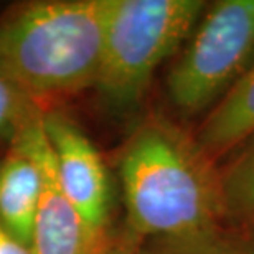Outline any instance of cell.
<instances>
[{"label": "cell", "mask_w": 254, "mask_h": 254, "mask_svg": "<svg viewBox=\"0 0 254 254\" xmlns=\"http://www.w3.org/2000/svg\"><path fill=\"white\" fill-rule=\"evenodd\" d=\"M127 231L135 240L221 230L226 221L221 170L195 135L165 116H150L121 150Z\"/></svg>", "instance_id": "cell-1"}, {"label": "cell", "mask_w": 254, "mask_h": 254, "mask_svg": "<svg viewBox=\"0 0 254 254\" xmlns=\"http://www.w3.org/2000/svg\"><path fill=\"white\" fill-rule=\"evenodd\" d=\"M111 0H48L0 23V73L32 101L96 84Z\"/></svg>", "instance_id": "cell-2"}, {"label": "cell", "mask_w": 254, "mask_h": 254, "mask_svg": "<svg viewBox=\"0 0 254 254\" xmlns=\"http://www.w3.org/2000/svg\"><path fill=\"white\" fill-rule=\"evenodd\" d=\"M203 0H111L94 88L127 111L145 94L159 66L184 48L205 12Z\"/></svg>", "instance_id": "cell-3"}, {"label": "cell", "mask_w": 254, "mask_h": 254, "mask_svg": "<svg viewBox=\"0 0 254 254\" xmlns=\"http://www.w3.org/2000/svg\"><path fill=\"white\" fill-rule=\"evenodd\" d=\"M254 63V0L206 5L167 74L170 103L185 118L208 114Z\"/></svg>", "instance_id": "cell-4"}, {"label": "cell", "mask_w": 254, "mask_h": 254, "mask_svg": "<svg viewBox=\"0 0 254 254\" xmlns=\"http://www.w3.org/2000/svg\"><path fill=\"white\" fill-rule=\"evenodd\" d=\"M43 127L63 193L86 221L109 231L113 189L98 149L63 113H43Z\"/></svg>", "instance_id": "cell-5"}, {"label": "cell", "mask_w": 254, "mask_h": 254, "mask_svg": "<svg viewBox=\"0 0 254 254\" xmlns=\"http://www.w3.org/2000/svg\"><path fill=\"white\" fill-rule=\"evenodd\" d=\"M38 159L43 175V189L30 243L32 254L113 253L118 238H113L109 231L94 228L86 221L63 193L43 121L38 135Z\"/></svg>", "instance_id": "cell-6"}, {"label": "cell", "mask_w": 254, "mask_h": 254, "mask_svg": "<svg viewBox=\"0 0 254 254\" xmlns=\"http://www.w3.org/2000/svg\"><path fill=\"white\" fill-rule=\"evenodd\" d=\"M43 111L37 108L10 140L0 160V223L30 248L35 216L43 189L38 159V135Z\"/></svg>", "instance_id": "cell-7"}, {"label": "cell", "mask_w": 254, "mask_h": 254, "mask_svg": "<svg viewBox=\"0 0 254 254\" xmlns=\"http://www.w3.org/2000/svg\"><path fill=\"white\" fill-rule=\"evenodd\" d=\"M254 134V63L201 121L196 139L213 159L231 154Z\"/></svg>", "instance_id": "cell-8"}, {"label": "cell", "mask_w": 254, "mask_h": 254, "mask_svg": "<svg viewBox=\"0 0 254 254\" xmlns=\"http://www.w3.org/2000/svg\"><path fill=\"white\" fill-rule=\"evenodd\" d=\"M220 170L226 220L246 226L254 218V134L231 152Z\"/></svg>", "instance_id": "cell-9"}, {"label": "cell", "mask_w": 254, "mask_h": 254, "mask_svg": "<svg viewBox=\"0 0 254 254\" xmlns=\"http://www.w3.org/2000/svg\"><path fill=\"white\" fill-rule=\"evenodd\" d=\"M130 254H230V241L221 230L191 236L137 240Z\"/></svg>", "instance_id": "cell-10"}, {"label": "cell", "mask_w": 254, "mask_h": 254, "mask_svg": "<svg viewBox=\"0 0 254 254\" xmlns=\"http://www.w3.org/2000/svg\"><path fill=\"white\" fill-rule=\"evenodd\" d=\"M38 104L0 73V139H13Z\"/></svg>", "instance_id": "cell-11"}, {"label": "cell", "mask_w": 254, "mask_h": 254, "mask_svg": "<svg viewBox=\"0 0 254 254\" xmlns=\"http://www.w3.org/2000/svg\"><path fill=\"white\" fill-rule=\"evenodd\" d=\"M0 254H32V251L0 223Z\"/></svg>", "instance_id": "cell-12"}, {"label": "cell", "mask_w": 254, "mask_h": 254, "mask_svg": "<svg viewBox=\"0 0 254 254\" xmlns=\"http://www.w3.org/2000/svg\"><path fill=\"white\" fill-rule=\"evenodd\" d=\"M230 241V254H254V240L248 235H231L228 236Z\"/></svg>", "instance_id": "cell-13"}, {"label": "cell", "mask_w": 254, "mask_h": 254, "mask_svg": "<svg viewBox=\"0 0 254 254\" xmlns=\"http://www.w3.org/2000/svg\"><path fill=\"white\" fill-rule=\"evenodd\" d=\"M135 241L137 240L134 236H130L129 233H124L123 236L116 240L114 250L111 254H130L132 248H134V245H135Z\"/></svg>", "instance_id": "cell-14"}, {"label": "cell", "mask_w": 254, "mask_h": 254, "mask_svg": "<svg viewBox=\"0 0 254 254\" xmlns=\"http://www.w3.org/2000/svg\"><path fill=\"white\" fill-rule=\"evenodd\" d=\"M243 228H246V231H248L246 235L250 236L251 240H254V218H253V220H251L250 223H248L246 226H243Z\"/></svg>", "instance_id": "cell-15"}]
</instances>
